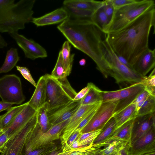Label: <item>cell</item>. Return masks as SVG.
<instances>
[{
	"mask_svg": "<svg viewBox=\"0 0 155 155\" xmlns=\"http://www.w3.org/2000/svg\"><path fill=\"white\" fill-rule=\"evenodd\" d=\"M115 9H117L136 2L137 0H108Z\"/></svg>",
	"mask_w": 155,
	"mask_h": 155,
	"instance_id": "obj_40",
	"label": "cell"
},
{
	"mask_svg": "<svg viewBox=\"0 0 155 155\" xmlns=\"http://www.w3.org/2000/svg\"><path fill=\"white\" fill-rule=\"evenodd\" d=\"M155 8L153 0H137L133 3L115 9L104 34L118 31L124 27L149 10Z\"/></svg>",
	"mask_w": 155,
	"mask_h": 155,
	"instance_id": "obj_4",
	"label": "cell"
},
{
	"mask_svg": "<svg viewBox=\"0 0 155 155\" xmlns=\"http://www.w3.org/2000/svg\"><path fill=\"white\" fill-rule=\"evenodd\" d=\"M63 7L67 11L68 18H73L91 20L92 17L95 11L84 10L67 6H63Z\"/></svg>",
	"mask_w": 155,
	"mask_h": 155,
	"instance_id": "obj_32",
	"label": "cell"
},
{
	"mask_svg": "<svg viewBox=\"0 0 155 155\" xmlns=\"http://www.w3.org/2000/svg\"><path fill=\"white\" fill-rule=\"evenodd\" d=\"M17 70L27 80L30 82L33 86L36 87V84L33 78L28 69L25 67L16 66Z\"/></svg>",
	"mask_w": 155,
	"mask_h": 155,
	"instance_id": "obj_38",
	"label": "cell"
},
{
	"mask_svg": "<svg viewBox=\"0 0 155 155\" xmlns=\"http://www.w3.org/2000/svg\"><path fill=\"white\" fill-rule=\"evenodd\" d=\"M133 121V120L128 121L117 128L105 144L115 140L130 141Z\"/></svg>",
	"mask_w": 155,
	"mask_h": 155,
	"instance_id": "obj_24",
	"label": "cell"
},
{
	"mask_svg": "<svg viewBox=\"0 0 155 155\" xmlns=\"http://www.w3.org/2000/svg\"><path fill=\"white\" fill-rule=\"evenodd\" d=\"M36 88L28 104L37 111L45 103L46 81L45 75L40 77Z\"/></svg>",
	"mask_w": 155,
	"mask_h": 155,
	"instance_id": "obj_20",
	"label": "cell"
},
{
	"mask_svg": "<svg viewBox=\"0 0 155 155\" xmlns=\"http://www.w3.org/2000/svg\"><path fill=\"white\" fill-rule=\"evenodd\" d=\"M57 28L70 44L89 57L106 78L110 69L104 55V34L91 20L68 18Z\"/></svg>",
	"mask_w": 155,
	"mask_h": 155,
	"instance_id": "obj_2",
	"label": "cell"
},
{
	"mask_svg": "<svg viewBox=\"0 0 155 155\" xmlns=\"http://www.w3.org/2000/svg\"><path fill=\"white\" fill-rule=\"evenodd\" d=\"M13 104L6 103L3 101H0V112L4 111L7 110L11 107Z\"/></svg>",
	"mask_w": 155,
	"mask_h": 155,
	"instance_id": "obj_46",
	"label": "cell"
},
{
	"mask_svg": "<svg viewBox=\"0 0 155 155\" xmlns=\"http://www.w3.org/2000/svg\"><path fill=\"white\" fill-rule=\"evenodd\" d=\"M102 90L90 82V87L86 95L81 99V105L95 104L102 102Z\"/></svg>",
	"mask_w": 155,
	"mask_h": 155,
	"instance_id": "obj_26",
	"label": "cell"
},
{
	"mask_svg": "<svg viewBox=\"0 0 155 155\" xmlns=\"http://www.w3.org/2000/svg\"><path fill=\"white\" fill-rule=\"evenodd\" d=\"M155 152V125L130 145V155H143Z\"/></svg>",
	"mask_w": 155,
	"mask_h": 155,
	"instance_id": "obj_15",
	"label": "cell"
},
{
	"mask_svg": "<svg viewBox=\"0 0 155 155\" xmlns=\"http://www.w3.org/2000/svg\"><path fill=\"white\" fill-rule=\"evenodd\" d=\"M28 104L27 102L22 104L11 107L4 114L0 116L2 130L7 127L15 117Z\"/></svg>",
	"mask_w": 155,
	"mask_h": 155,
	"instance_id": "obj_27",
	"label": "cell"
},
{
	"mask_svg": "<svg viewBox=\"0 0 155 155\" xmlns=\"http://www.w3.org/2000/svg\"><path fill=\"white\" fill-rule=\"evenodd\" d=\"M91 20L104 33L110 23V21L104 11L103 5L94 12Z\"/></svg>",
	"mask_w": 155,
	"mask_h": 155,
	"instance_id": "obj_31",
	"label": "cell"
},
{
	"mask_svg": "<svg viewBox=\"0 0 155 155\" xmlns=\"http://www.w3.org/2000/svg\"><path fill=\"white\" fill-rule=\"evenodd\" d=\"M130 142L129 141L122 150L120 155H130Z\"/></svg>",
	"mask_w": 155,
	"mask_h": 155,
	"instance_id": "obj_49",
	"label": "cell"
},
{
	"mask_svg": "<svg viewBox=\"0 0 155 155\" xmlns=\"http://www.w3.org/2000/svg\"><path fill=\"white\" fill-rule=\"evenodd\" d=\"M117 128L116 122L113 116L104 125L94 140L93 144V146L98 148L104 147Z\"/></svg>",
	"mask_w": 155,
	"mask_h": 155,
	"instance_id": "obj_21",
	"label": "cell"
},
{
	"mask_svg": "<svg viewBox=\"0 0 155 155\" xmlns=\"http://www.w3.org/2000/svg\"><path fill=\"white\" fill-rule=\"evenodd\" d=\"M46 81L45 103L48 109L65 104L72 101L77 94L67 78L59 80L51 74L44 75Z\"/></svg>",
	"mask_w": 155,
	"mask_h": 155,
	"instance_id": "obj_5",
	"label": "cell"
},
{
	"mask_svg": "<svg viewBox=\"0 0 155 155\" xmlns=\"http://www.w3.org/2000/svg\"><path fill=\"white\" fill-rule=\"evenodd\" d=\"M103 4L104 1L93 0H65L63 2V6L94 11L102 6Z\"/></svg>",
	"mask_w": 155,
	"mask_h": 155,
	"instance_id": "obj_23",
	"label": "cell"
},
{
	"mask_svg": "<svg viewBox=\"0 0 155 155\" xmlns=\"http://www.w3.org/2000/svg\"><path fill=\"white\" fill-rule=\"evenodd\" d=\"M72 152L70 150H58L52 152L49 155H67L69 153Z\"/></svg>",
	"mask_w": 155,
	"mask_h": 155,
	"instance_id": "obj_47",
	"label": "cell"
},
{
	"mask_svg": "<svg viewBox=\"0 0 155 155\" xmlns=\"http://www.w3.org/2000/svg\"><path fill=\"white\" fill-rule=\"evenodd\" d=\"M116 55L118 60L121 63L129 68L133 69V67L129 63L127 60L124 57L117 54Z\"/></svg>",
	"mask_w": 155,
	"mask_h": 155,
	"instance_id": "obj_48",
	"label": "cell"
},
{
	"mask_svg": "<svg viewBox=\"0 0 155 155\" xmlns=\"http://www.w3.org/2000/svg\"><path fill=\"white\" fill-rule=\"evenodd\" d=\"M86 63V60L84 58H82L79 61V64L81 66L85 65Z\"/></svg>",
	"mask_w": 155,
	"mask_h": 155,
	"instance_id": "obj_52",
	"label": "cell"
},
{
	"mask_svg": "<svg viewBox=\"0 0 155 155\" xmlns=\"http://www.w3.org/2000/svg\"><path fill=\"white\" fill-rule=\"evenodd\" d=\"M37 112L28 103L11 124L2 131L7 135L9 139L27 124Z\"/></svg>",
	"mask_w": 155,
	"mask_h": 155,
	"instance_id": "obj_17",
	"label": "cell"
},
{
	"mask_svg": "<svg viewBox=\"0 0 155 155\" xmlns=\"http://www.w3.org/2000/svg\"><path fill=\"white\" fill-rule=\"evenodd\" d=\"M154 125H155V112L137 116L133 120L130 141L131 144Z\"/></svg>",
	"mask_w": 155,
	"mask_h": 155,
	"instance_id": "obj_16",
	"label": "cell"
},
{
	"mask_svg": "<svg viewBox=\"0 0 155 155\" xmlns=\"http://www.w3.org/2000/svg\"><path fill=\"white\" fill-rule=\"evenodd\" d=\"M37 123L36 113L27 124L9 139L3 151L0 155H19Z\"/></svg>",
	"mask_w": 155,
	"mask_h": 155,
	"instance_id": "obj_10",
	"label": "cell"
},
{
	"mask_svg": "<svg viewBox=\"0 0 155 155\" xmlns=\"http://www.w3.org/2000/svg\"><path fill=\"white\" fill-rule=\"evenodd\" d=\"M96 150L86 152L74 151L69 153L67 155H87Z\"/></svg>",
	"mask_w": 155,
	"mask_h": 155,
	"instance_id": "obj_50",
	"label": "cell"
},
{
	"mask_svg": "<svg viewBox=\"0 0 155 155\" xmlns=\"http://www.w3.org/2000/svg\"><path fill=\"white\" fill-rule=\"evenodd\" d=\"M35 0H0V32L8 34L24 29L31 22Z\"/></svg>",
	"mask_w": 155,
	"mask_h": 155,
	"instance_id": "obj_3",
	"label": "cell"
},
{
	"mask_svg": "<svg viewBox=\"0 0 155 155\" xmlns=\"http://www.w3.org/2000/svg\"><path fill=\"white\" fill-rule=\"evenodd\" d=\"M57 150L58 147L53 142L41 148L22 152L19 155H49L52 152Z\"/></svg>",
	"mask_w": 155,
	"mask_h": 155,
	"instance_id": "obj_34",
	"label": "cell"
},
{
	"mask_svg": "<svg viewBox=\"0 0 155 155\" xmlns=\"http://www.w3.org/2000/svg\"><path fill=\"white\" fill-rule=\"evenodd\" d=\"M70 118L53 125L45 132H43L37 122L29 135L21 153L23 152L41 148L60 138L62 133Z\"/></svg>",
	"mask_w": 155,
	"mask_h": 155,
	"instance_id": "obj_6",
	"label": "cell"
},
{
	"mask_svg": "<svg viewBox=\"0 0 155 155\" xmlns=\"http://www.w3.org/2000/svg\"><path fill=\"white\" fill-rule=\"evenodd\" d=\"M8 43L5 39L0 34V48H3L6 47Z\"/></svg>",
	"mask_w": 155,
	"mask_h": 155,
	"instance_id": "obj_51",
	"label": "cell"
},
{
	"mask_svg": "<svg viewBox=\"0 0 155 155\" xmlns=\"http://www.w3.org/2000/svg\"><path fill=\"white\" fill-rule=\"evenodd\" d=\"M23 51L25 57L32 60L47 57L45 49L32 39H28L18 32L9 33Z\"/></svg>",
	"mask_w": 155,
	"mask_h": 155,
	"instance_id": "obj_12",
	"label": "cell"
},
{
	"mask_svg": "<svg viewBox=\"0 0 155 155\" xmlns=\"http://www.w3.org/2000/svg\"><path fill=\"white\" fill-rule=\"evenodd\" d=\"M2 128L0 120V134L2 132Z\"/></svg>",
	"mask_w": 155,
	"mask_h": 155,
	"instance_id": "obj_56",
	"label": "cell"
},
{
	"mask_svg": "<svg viewBox=\"0 0 155 155\" xmlns=\"http://www.w3.org/2000/svg\"><path fill=\"white\" fill-rule=\"evenodd\" d=\"M81 133V132L78 131H74L69 137L66 143L63 147H67L71 145L73 142L77 139ZM63 147L61 148H62Z\"/></svg>",
	"mask_w": 155,
	"mask_h": 155,
	"instance_id": "obj_45",
	"label": "cell"
},
{
	"mask_svg": "<svg viewBox=\"0 0 155 155\" xmlns=\"http://www.w3.org/2000/svg\"><path fill=\"white\" fill-rule=\"evenodd\" d=\"M101 130H99L84 133H81L77 140L79 143L84 146L93 145V142L99 134Z\"/></svg>",
	"mask_w": 155,
	"mask_h": 155,
	"instance_id": "obj_36",
	"label": "cell"
},
{
	"mask_svg": "<svg viewBox=\"0 0 155 155\" xmlns=\"http://www.w3.org/2000/svg\"><path fill=\"white\" fill-rule=\"evenodd\" d=\"M90 87V82L87 83L86 87L83 88L79 92L77 93L73 101H78L82 99L87 94Z\"/></svg>",
	"mask_w": 155,
	"mask_h": 155,
	"instance_id": "obj_42",
	"label": "cell"
},
{
	"mask_svg": "<svg viewBox=\"0 0 155 155\" xmlns=\"http://www.w3.org/2000/svg\"><path fill=\"white\" fill-rule=\"evenodd\" d=\"M99 149L94 150V151H92V152H91V153H90L87 155H94L97 152V151Z\"/></svg>",
	"mask_w": 155,
	"mask_h": 155,
	"instance_id": "obj_54",
	"label": "cell"
},
{
	"mask_svg": "<svg viewBox=\"0 0 155 155\" xmlns=\"http://www.w3.org/2000/svg\"><path fill=\"white\" fill-rule=\"evenodd\" d=\"M137 112L136 104L132 103L114 114L113 116L116 121L117 128L126 122L134 120L137 116Z\"/></svg>",
	"mask_w": 155,
	"mask_h": 155,
	"instance_id": "obj_22",
	"label": "cell"
},
{
	"mask_svg": "<svg viewBox=\"0 0 155 155\" xmlns=\"http://www.w3.org/2000/svg\"><path fill=\"white\" fill-rule=\"evenodd\" d=\"M150 95V94L144 89L139 94L132 103L137 104L140 102L145 101Z\"/></svg>",
	"mask_w": 155,
	"mask_h": 155,
	"instance_id": "obj_43",
	"label": "cell"
},
{
	"mask_svg": "<svg viewBox=\"0 0 155 155\" xmlns=\"http://www.w3.org/2000/svg\"><path fill=\"white\" fill-rule=\"evenodd\" d=\"M103 7L104 11L110 22L113 17L115 9L108 0L104 1Z\"/></svg>",
	"mask_w": 155,
	"mask_h": 155,
	"instance_id": "obj_39",
	"label": "cell"
},
{
	"mask_svg": "<svg viewBox=\"0 0 155 155\" xmlns=\"http://www.w3.org/2000/svg\"><path fill=\"white\" fill-rule=\"evenodd\" d=\"M51 75L54 78L59 80L67 78L66 70L60 51L56 64Z\"/></svg>",
	"mask_w": 155,
	"mask_h": 155,
	"instance_id": "obj_33",
	"label": "cell"
},
{
	"mask_svg": "<svg viewBox=\"0 0 155 155\" xmlns=\"http://www.w3.org/2000/svg\"><path fill=\"white\" fill-rule=\"evenodd\" d=\"M106 43L104 56L110 69V76L114 78L118 84L127 82L132 84L140 82L144 77L121 63L116 54L106 42Z\"/></svg>",
	"mask_w": 155,
	"mask_h": 155,
	"instance_id": "obj_7",
	"label": "cell"
},
{
	"mask_svg": "<svg viewBox=\"0 0 155 155\" xmlns=\"http://www.w3.org/2000/svg\"><path fill=\"white\" fill-rule=\"evenodd\" d=\"M69 17L67 10L63 7L41 17L33 18L31 22L38 27L62 23Z\"/></svg>",
	"mask_w": 155,
	"mask_h": 155,
	"instance_id": "obj_19",
	"label": "cell"
},
{
	"mask_svg": "<svg viewBox=\"0 0 155 155\" xmlns=\"http://www.w3.org/2000/svg\"><path fill=\"white\" fill-rule=\"evenodd\" d=\"M129 141L115 140L107 143L102 149L103 155H120Z\"/></svg>",
	"mask_w": 155,
	"mask_h": 155,
	"instance_id": "obj_28",
	"label": "cell"
},
{
	"mask_svg": "<svg viewBox=\"0 0 155 155\" xmlns=\"http://www.w3.org/2000/svg\"><path fill=\"white\" fill-rule=\"evenodd\" d=\"M155 49L149 48L143 52L133 66V69L144 77L155 68Z\"/></svg>",
	"mask_w": 155,
	"mask_h": 155,
	"instance_id": "obj_18",
	"label": "cell"
},
{
	"mask_svg": "<svg viewBox=\"0 0 155 155\" xmlns=\"http://www.w3.org/2000/svg\"><path fill=\"white\" fill-rule=\"evenodd\" d=\"M155 111V96L150 95L138 110L137 116L152 113Z\"/></svg>",
	"mask_w": 155,
	"mask_h": 155,
	"instance_id": "obj_35",
	"label": "cell"
},
{
	"mask_svg": "<svg viewBox=\"0 0 155 155\" xmlns=\"http://www.w3.org/2000/svg\"><path fill=\"white\" fill-rule=\"evenodd\" d=\"M20 58L18 49L11 48L7 51L4 63L0 68V74L11 71L15 66Z\"/></svg>",
	"mask_w": 155,
	"mask_h": 155,
	"instance_id": "obj_25",
	"label": "cell"
},
{
	"mask_svg": "<svg viewBox=\"0 0 155 155\" xmlns=\"http://www.w3.org/2000/svg\"><path fill=\"white\" fill-rule=\"evenodd\" d=\"M0 97L2 101L13 104H20L25 101V97L18 77L11 74L0 78Z\"/></svg>",
	"mask_w": 155,
	"mask_h": 155,
	"instance_id": "obj_9",
	"label": "cell"
},
{
	"mask_svg": "<svg viewBox=\"0 0 155 155\" xmlns=\"http://www.w3.org/2000/svg\"><path fill=\"white\" fill-rule=\"evenodd\" d=\"M102 103L80 106L70 118V121L62 133L60 138L61 147L66 143L69 137L82 121L91 112L97 109Z\"/></svg>",
	"mask_w": 155,
	"mask_h": 155,
	"instance_id": "obj_13",
	"label": "cell"
},
{
	"mask_svg": "<svg viewBox=\"0 0 155 155\" xmlns=\"http://www.w3.org/2000/svg\"><path fill=\"white\" fill-rule=\"evenodd\" d=\"M94 155H103L102 149H99Z\"/></svg>",
	"mask_w": 155,
	"mask_h": 155,
	"instance_id": "obj_53",
	"label": "cell"
},
{
	"mask_svg": "<svg viewBox=\"0 0 155 155\" xmlns=\"http://www.w3.org/2000/svg\"><path fill=\"white\" fill-rule=\"evenodd\" d=\"M144 89L150 95L155 96V69L154 68L148 77H144L140 82Z\"/></svg>",
	"mask_w": 155,
	"mask_h": 155,
	"instance_id": "obj_37",
	"label": "cell"
},
{
	"mask_svg": "<svg viewBox=\"0 0 155 155\" xmlns=\"http://www.w3.org/2000/svg\"><path fill=\"white\" fill-rule=\"evenodd\" d=\"M97 108L94 110L89 114L80 123L79 125L76 129L74 132L75 131H78L81 132L83 128L87 125V124L91 120L96 112Z\"/></svg>",
	"mask_w": 155,
	"mask_h": 155,
	"instance_id": "obj_41",
	"label": "cell"
},
{
	"mask_svg": "<svg viewBox=\"0 0 155 155\" xmlns=\"http://www.w3.org/2000/svg\"><path fill=\"white\" fill-rule=\"evenodd\" d=\"M81 100L71 102L56 108L48 110L50 122L54 125L71 118L80 107Z\"/></svg>",
	"mask_w": 155,
	"mask_h": 155,
	"instance_id": "obj_14",
	"label": "cell"
},
{
	"mask_svg": "<svg viewBox=\"0 0 155 155\" xmlns=\"http://www.w3.org/2000/svg\"><path fill=\"white\" fill-rule=\"evenodd\" d=\"M143 155H155V152L147 153Z\"/></svg>",
	"mask_w": 155,
	"mask_h": 155,
	"instance_id": "obj_55",
	"label": "cell"
},
{
	"mask_svg": "<svg viewBox=\"0 0 155 155\" xmlns=\"http://www.w3.org/2000/svg\"><path fill=\"white\" fill-rule=\"evenodd\" d=\"M144 89V86L140 82L117 90L102 91V102L113 103L116 104L114 114L132 103Z\"/></svg>",
	"mask_w": 155,
	"mask_h": 155,
	"instance_id": "obj_8",
	"label": "cell"
},
{
	"mask_svg": "<svg viewBox=\"0 0 155 155\" xmlns=\"http://www.w3.org/2000/svg\"><path fill=\"white\" fill-rule=\"evenodd\" d=\"M71 45L67 41L63 43L60 50L65 69L67 77L71 73L75 54H70Z\"/></svg>",
	"mask_w": 155,
	"mask_h": 155,
	"instance_id": "obj_29",
	"label": "cell"
},
{
	"mask_svg": "<svg viewBox=\"0 0 155 155\" xmlns=\"http://www.w3.org/2000/svg\"><path fill=\"white\" fill-rule=\"evenodd\" d=\"M9 138L7 135L3 131L0 134V153H2L6 146Z\"/></svg>",
	"mask_w": 155,
	"mask_h": 155,
	"instance_id": "obj_44",
	"label": "cell"
},
{
	"mask_svg": "<svg viewBox=\"0 0 155 155\" xmlns=\"http://www.w3.org/2000/svg\"><path fill=\"white\" fill-rule=\"evenodd\" d=\"M116 104L102 102L93 117L81 130V133L101 130L114 114Z\"/></svg>",
	"mask_w": 155,
	"mask_h": 155,
	"instance_id": "obj_11",
	"label": "cell"
},
{
	"mask_svg": "<svg viewBox=\"0 0 155 155\" xmlns=\"http://www.w3.org/2000/svg\"><path fill=\"white\" fill-rule=\"evenodd\" d=\"M48 106L46 103L40 107L37 112V122L44 133L48 131L52 125L50 122L47 115Z\"/></svg>",
	"mask_w": 155,
	"mask_h": 155,
	"instance_id": "obj_30",
	"label": "cell"
},
{
	"mask_svg": "<svg viewBox=\"0 0 155 155\" xmlns=\"http://www.w3.org/2000/svg\"><path fill=\"white\" fill-rule=\"evenodd\" d=\"M155 8L143 14L117 31L105 35V40L117 55L124 57L132 67L138 58L149 48V36L155 27Z\"/></svg>",
	"mask_w": 155,
	"mask_h": 155,
	"instance_id": "obj_1",
	"label": "cell"
}]
</instances>
